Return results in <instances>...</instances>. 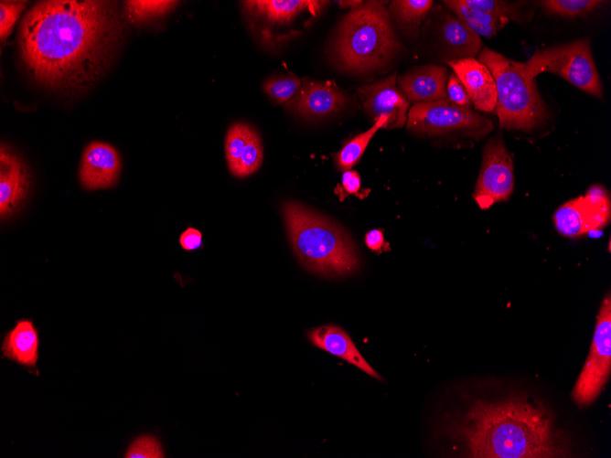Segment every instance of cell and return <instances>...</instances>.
<instances>
[{
    "label": "cell",
    "mask_w": 611,
    "mask_h": 458,
    "mask_svg": "<svg viewBox=\"0 0 611 458\" xmlns=\"http://www.w3.org/2000/svg\"><path fill=\"white\" fill-rule=\"evenodd\" d=\"M122 34L115 2L40 1L21 21L18 47L25 68L37 82L73 92L102 75Z\"/></svg>",
    "instance_id": "6da1fadb"
},
{
    "label": "cell",
    "mask_w": 611,
    "mask_h": 458,
    "mask_svg": "<svg viewBox=\"0 0 611 458\" xmlns=\"http://www.w3.org/2000/svg\"><path fill=\"white\" fill-rule=\"evenodd\" d=\"M447 435L466 455L479 458L568 457L570 445L554 415L540 400L524 395L475 399L451 417Z\"/></svg>",
    "instance_id": "7a4b0ae2"
},
{
    "label": "cell",
    "mask_w": 611,
    "mask_h": 458,
    "mask_svg": "<svg viewBox=\"0 0 611 458\" xmlns=\"http://www.w3.org/2000/svg\"><path fill=\"white\" fill-rule=\"evenodd\" d=\"M282 210L293 250L306 270L326 277L359 270L355 244L334 221L295 201L284 202Z\"/></svg>",
    "instance_id": "3957f363"
},
{
    "label": "cell",
    "mask_w": 611,
    "mask_h": 458,
    "mask_svg": "<svg viewBox=\"0 0 611 458\" xmlns=\"http://www.w3.org/2000/svg\"><path fill=\"white\" fill-rule=\"evenodd\" d=\"M401 47L384 4L368 1L343 17L334 53L343 69L364 72L384 65Z\"/></svg>",
    "instance_id": "277c9868"
},
{
    "label": "cell",
    "mask_w": 611,
    "mask_h": 458,
    "mask_svg": "<svg viewBox=\"0 0 611 458\" xmlns=\"http://www.w3.org/2000/svg\"><path fill=\"white\" fill-rule=\"evenodd\" d=\"M477 60L491 72L497 88L496 114L499 126L508 130L531 131L544 124L549 113L534 80L524 74L522 62L509 59L488 48Z\"/></svg>",
    "instance_id": "5b68a950"
},
{
    "label": "cell",
    "mask_w": 611,
    "mask_h": 458,
    "mask_svg": "<svg viewBox=\"0 0 611 458\" xmlns=\"http://www.w3.org/2000/svg\"><path fill=\"white\" fill-rule=\"evenodd\" d=\"M530 80L542 72L556 74L581 91L602 98V85L591 51L589 37L538 49L523 63Z\"/></svg>",
    "instance_id": "8992f818"
},
{
    "label": "cell",
    "mask_w": 611,
    "mask_h": 458,
    "mask_svg": "<svg viewBox=\"0 0 611 458\" xmlns=\"http://www.w3.org/2000/svg\"><path fill=\"white\" fill-rule=\"evenodd\" d=\"M407 129L422 136H462L480 140L493 130L489 119L445 98L414 103L408 112Z\"/></svg>",
    "instance_id": "52a82bcc"
},
{
    "label": "cell",
    "mask_w": 611,
    "mask_h": 458,
    "mask_svg": "<svg viewBox=\"0 0 611 458\" xmlns=\"http://www.w3.org/2000/svg\"><path fill=\"white\" fill-rule=\"evenodd\" d=\"M611 370V296L603 299L589 355L572 390L573 400L580 407L593 403L606 384Z\"/></svg>",
    "instance_id": "ba28073f"
},
{
    "label": "cell",
    "mask_w": 611,
    "mask_h": 458,
    "mask_svg": "<svg viewBox=\"0 0 611 458\" xmlns=\"http://www.w3.org/2000/svg\"><path fill=\"white\" fill-rule=\"evenodd\" d=\"M611 202L606 188L591 186L584 195L562 204L552 215L556 231L566 238H579L609 224Z\"/></svg>",
    "instance_id": "9c48e42d"
},
{
    "label": "cell",
    "mask_w": 611,
    "mask_h": 458,
    "mask_svg": "<svg viewBox=\"0 0 611 458\" xmlns=\"http://www.w3.org/2000/svg\"><path fill=\"white\" fill-rule=\"evenodd\" d=\"M514 188V168L511 154L500 137L494 136L486 144L481 167L473 197L482 209L497 202L506 201Z\"/></svg>",
    "instance_id": "30bf717a"
},
{
    "label": "cell",
    "mask_w": 611,
    "mask_h": 458,
    "mask_svg": "<svg viewBox=\"0 0 611 458\" xmlns=\"http://www.w3.org/2000/svg\"><path fill=\"white\" fill-rule=\"evenodd\" d=\"M357 94L364 112L374 122L384 116L388 120L386 129L401 128L406 123L410 101L397 86L396 72L373 83L361 85Z\"/></svg>",
    "instance_id": "8fae6325"
},
{
    "label": "cell",
    "mask_w": 611,
    "mask_h": 458,
    "mask_svg": "<svg viewBox=\"0 0 611 458\" xmlns=\"http://www.w3.org/2000/svg\"><path fill=\"white\" fill-rule=\"evenodd\" d=\"M345 103L343 91L333 82L304 79L285 108L304 117L321 118L339 111Z\"/></svg>",
    "instance_id": "7c38bea8"
},
{
    "label": "cell",
    "mask_w": 611,
    "mask_h": 458,
    "mask_svg": "<svg viewBox=\"0 0 611 458\" xmlns=\"http://www.w3.org/2000/svg\"><path fill=\"white\" fill-rule=\"evenodd\" d=\"M122 164L117 150L102 142L89 144L82 154L80 181L89 190L108 188L119 178Z\"/></svg>",
    "instance_id": "4fadbf2b"
},
{
    "label": "cell",
    "mask_w": 611,
    "mask_h": 458,
    "mask_svg": "<svg viewBox=\"0 0 611 458\" xmlns=\"http://www.w3.org/2000/svg\"><path fill=\"white\" fill-rule=\"evenodd\" d=\"M225 154L234 176L244 177L256 172L263 158L258 133L246 123H234L226 135Z\"/></svg>",
    "instance_id": "5bb4252c"
},
{
    "label": "cell",
    "mask_w": 611,
    "mask_h": 458,
    "mask_svg": "<svg viewBox=\"0 0 611 458\" xmlns=\"http://www.w3.org/2000/svg\"><path fill=\"white\" fill-rule=\"evenodd\" d=\"M446 63L458 77L474 107L481 112L495 110L497 88L488 67L475 58L453 59Z\"/></svg>",
    "instance_id": "9a60e30c"
},
{
    "label": "cell",
    "mask_w": 611,
    "mask_h": 458,
    "mask_svg": "<svg viewBox=\"0 0 611 458\" xmlns=\"http://www.w3.org/2000/svg\"><path fill=\"white\" fill-rule=\"evenodd\" d=\"M29 189V176L26 165L9 148L2 144L0 150V215L7 218L26 199Z\"/></svg>",
    "instance_id": "2e32d148"
},
{
    "label": "cell",
    "mask_w": 611,
    "mask_h": 458,
    "mask_svg": "<svg viewBox=\"0 0 611 458\" xmlns=\"http://www.w3.org/2000/svg\"><path fill=\"white\" fill-rule=\"evenodd\" d=\"M446 69L429 64L416 67L397 77V86L405 98L414 103L432 102L447 98Z\"/></svg>",
    "instance_id": "e0dca14e"
},
{
    "label": "cell",
    "mask_w": 611,
    "mask_h": 458,
    "mask_svg": "<svg viewBox=\"0 0 611 458\" xmlns=\"http://www.w3.org/2000/svg\"><path fill=\"white\" fill-rule=\"evenodd\" d=\"M307 336L315 346L346 360L376 379H381L341 327L324 325L309 330Z\"/></svg>",
    "instance_id": "ac0fdd59"
},
{
    "label": "cell",
    "mask_w": 611,
    "mask_h": 458,
    "mask_svg": "<svg viewBox=\"0 0 611 458\" xmlns=\"http://www.w3.org/2000/svg\"><path fill=\"white\" fill-rule=\"evenodd\" d=\"M325 3L311 0H249L242 2V5L252 16L272 25L282 26L293 22L305 12L316 15Z\"/></svg>",
    "instance_id": "d6986e66"
},
{
    "label": "cell",
    "mask_w": 611,
    "mask_h": 458,
    "mask_svg": "<svg viewBox=\"0 0 611 458\" xmlns=\"http://www.w3.org/2000/svg\"><path fill=\"white\" fill-rule=\"evenodd\" d=\"M39 338L38 330L29 319H20L5 336L1 351L5 357L16 363L37 368Z\"/></svg>",
    "instance_id": "ffe728a7"
},
{
    "label": "cell",
    "mask_w": 611,
    "mask_h": 458,
    "mask_svg": "<svg viewBox=\"0 0 611 458\" xmlns=\"http://www.w3.org/2000/svg\"><path fill=\"white\" fill-rule=\"evenodd\" d=\"M439 31L441 37L457 59L474 58L482 50L480 37L462 23L448 11L440 16Z\"/></svg>",
    "instance_id": "44dd1931"
},
{
    "label": "cell",
    "mask_w": 611,
    "mask_h": 458,
    "mask_svg": "<svg viewBox=\"0 0 611 458\" xmlns=\"http://www.w3.org/2000/svg\"><path fill=\"white\" fill-rule=\"evenodd\" d=\"M444 3L462 23L479 37L490 38L496 36L509 21L507 18L470 8L464 4L463 0H446Z\"/></svg>",
    "instance_id": "7402d4cb"
},
{
    "label": "cell",
    "mask_w": 611,
    "mask_h": 458,
    "mask_svg": "<svg viewBox=\"0 0 611 458\" xmlns=\"http://www.w3.org/2000/svg\"><path fill=\"white\" fill-rule=\"evenodd\" d=\"M433 3L430 0H395L390 4L388 12L404 34L416 39L420 25Z\"/></svg>",
    "instance_id": "603a6c76"
},
{
    "label": "cell",
    "mask_w": 611,
    "mask_h": 458,
    "mask_svg": "<svg viewBox=\"0 0 611 458\" xmlns=\"http://www.w3.org/2000/svg\"><path fill=\"white\" fill-rule=\"evenodd\" d=\"M387 123V118L381 116L369 130L345 143L341 149L335 154V162L338 169L342 171L350 170L359 161L377 131L381 128L386 129Z\"/></svg>",
    "instance_id": "cb8c5ba5"
},
{
    "label": "cell",
    "mask_w": 611,
    "mask_h": 458,
    "mask_svg": "<svg viewBox=\"0 0 611 458\" xmlns=\"http://www.w3.org/2000/svg\"><path fill=\"white\" fill-rule=\"evenodd\" d=\"M538 3L549 14L564 18H575L593 13L607 2L599 0H545Z\"/></svg>",
    "instance_id": "d4e9b609"
},
{
    "label": "cell",
    "mask_w": 611,
    "mask_h": 458,
    "mask_svg": "<svg viewBox=\"0 0 611 458\" xmlns=\"http://www.w3.org/2000/svg\"><path fill=\"white\" fill-rule=\"evenodd\" d=\"M177 3V1L130 0L124 2V9L128 17L132 20L144 22L165 15L173 9Z\"/></svg>",
    "instance_id": "484cf974"
},
{
    "label": "cell",
    "mask_w": 611,
    "mask_h": 458,
    "mask_svg": "<svg viewBox=\"0 0 611 458\" xmlns=\"http://www.w3.org/2000/svg\"><path fill=\"white\" fill-rule=\"evenodd\" d=\"M470 8L484 11L494 16L516 22L525 19L521 6L523 3H509L499 0H463Z\"/></svg>",
    "instance_id": "4316f807"
},
{
    "label": "cell",
    "mask_w": 611,
    "mask_h": 458,
    "mask_svg": "<svg viewBox=\"0 0 611 458\" xmlns=\"http://www.w3.org/2000/svg\"><path fill=\"white\" fill-rule=\"evenodd\" d=\"M302 81L294 75L274 77L264 82V92L276 103L288 102L297 92Z\"/></svg>",
    "instance_id": "83f0119b"
},
{
    "label": "cell",
    "mask_w": 611,
    "mask_h": 458,
    "mask_svg": "<svg viewBox=\"0 0 611 458\" xmlns=\"http://www.w3.org/2000/svg\"><path fill=\"white\" fill-rule=\"evenodd\" d=\"M126 458H163L165 453L156 437L142 435L136 438L128 447Z\"/></svg>",
    "instance_id": "f1b7e54d"
},
{
    "label": "cell",
    "mask_w": 611,
    "mask_h": 458,
    "mask_svg": "<svg viewBox=\"0 0 611 458\" xmlns=\"http://www.w3.org/2000/svg\"><path fill=\"white\" fill-rule=\"evenodd\" d=\"M26 5V1L0 2V37L2 41L11 34L15 23Z\"/></svg>",
    "instance_id": "f546056e"
},
{
    "label": "cell",
    "mask_w": 611,
    "mask_h": 458,
    "mask_svg": "<svg viewBox=\"0 0 611 458\" xmlns=\"http://www.w3.org/2000/svg\"><path fill=\"white\" fill-rule=\"evenodd\" d=\"M446 92L447 98L454 103L463 107H471L472 102L466 91L455 73L451 74L448 79Z\"/></svg>",
    "instance_id": "4dcf8cb0"
},
{
    "label": "cell",
    "mask_w": 611,
    "mask_h": 458,
    "mask_svg": "<svg viewBox=\"0 0 611 458\" xmlns=\"http://www.w3.org/2000/svg\"><path fill=\"white\" fill-rule=\"evenodd\" d=\"M180 246L185 250H194L202 244V234L194 228H188L179 237Z\"/></svg>",
    "instance_id": "1f68e13d"
},
{
    "label": "cell",
    "mask_w": 611,
    "mask_h": 458,
    "mask_svg": "<svg viewBox=\"0 0 611 458\" xmlns=\"http://www.w3.org/2000/svg\"><path fill=\"white\" fill-rule=\"evenodd\" d=\"M341 182L344 190L348 194H357L361 186L360 176L354 170L344 171Z\"/></svg>",
    "instance_id": "d6a6232c"
},
{
    "label": "cell",
    "mask_w": 611,
    "mask_h": 458,
    "mask_svg": "<svg viewBox=\"0 0 611 458\" xmlns=\"http://www.w3.org/2000/svg\"><path fill=\"white\" fill-rule=\"evenodd\" d=\"M366 246L373 250L380 251L385 244L384 236L381 229H371L364 237Z\"/></svg>",
    "instance_id": "836d02e7"
},
{
    "label": "cell",
    "mask_w": 611,
    "mask_h": 458,
    "mask_svg": "<svg viewBox=\"0 0 611 458\" xmlns=\"http://www.w3.org/2000/svg\"><path fill=\"white\" fill-rule=\"evenodd\" d=\"M361 3H362V1H339L338 2L340 6L345 7V8L351 7V9L357 7Z\"/></svg>",
    "instance_id": "e575fe53"
}]
</instances>
